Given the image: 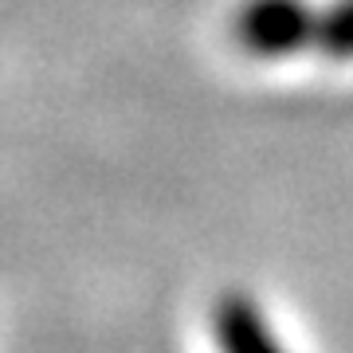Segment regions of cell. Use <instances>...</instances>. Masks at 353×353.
<instances>
[{
	"label": "cell",
	"mask_w": 353,
	"mask_h": 353,
	"mask_svg": "<svg viewBox=\"0 0 353 353\" xmlns=\"http://www.w3.org/2000/svg\"><path fill=\"white\" fill-rule=\"evenodd\" d=\"M232 28L240 48L263 59L303 48L353 59V0H334L330 8H310L306 0H248Z\"/></svg>",
	"instance_id": "6da1fadb"
},
{
	"label": "cell",
	"mask_w": 353,
	"mask_h": 353,
	"mask_svg": "<svg viewBox=\"0 0 353 353\" xmlns=\"http://www.w3.org/2000/svg\"><path fill=\"white\" fill-rule=\"evenodd\" d=\"M212 334L220 353H287L267 318L248 294H224L212 306Z\"/></svg>",
	"instance_id": "7a4b0ae2"
}]
</instances>
